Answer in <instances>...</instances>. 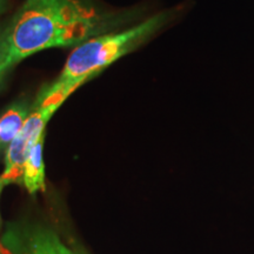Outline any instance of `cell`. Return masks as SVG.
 Here are the masks:
<instances>
[{"label": "cell", "mask_w": 254, "mask_h": 254, "mask_svg": "<svg viewBox=\"0 0 254 254\" xmlns=\"http://www.w3.org/2000/svg\"><path fill=\"white\" fill-rule=\"evenodd\" d=\"M99 26L81 0H27L4 30L9 66L39 51L80 44Z\"/></svg>", "instance_id": "obj_1"}, {"label": "cell", "mask_w": 254, "mask_h": 254, "mask_svg": "<svg viewBox=\"0 0 254 254\" xmlns=\"http://www.w3.org/2000/svg\"><path fill=\"white\" fill-rule=\"evenodd\" d=\"M161 19L160 15H155L129 30L93 38L75 47L58 79L39 94L36 109L60 106L86 79L122 58L153 33Z\"/></svg>", "instance_id": "obj_2"}, {"label": "cell", "mask_w": 254, "mask_h": 254, "mask_svg": "<svg viewBox=\"0 0 254 254\" xmlns=\"http://www.w3.org/2000/svg\"><path fill=\"white\" fill-rule=\"evenodd\" d=\"M58 105L36 109L25 120L20 132L9 144L6 152V165L0 182L2 185L11 183H21L25 172V164L31 150L33 148L39 136L45 132V126L53 113L58 109Z\"/></svg>", "instance_id": "obj_3"}, {"label": "cell", "mask_w": 254, "mask_h": 254, "mask_svg": "<svg viewBox=\"0 0 254 254\" xmlns=\"http://www.w3.org/2000/svg\"><path fill=\"white\" fill-rule=\"evenodd\" d=\"M21 254H74L60 241L50 228L34 226L25 233V244Z\"/></svg>", "instance_id": "obj_4"}, {"label": "cell", "mask_w": 254, "mask_h": 254, "mask_svg": "<svg viewBox=\"0 0 254 254\" xmlns=\"http://www.w3.org/2000/svg\"><path fill=\"white\" fill-rule=\"evenodd\" d=\"M45 132L39 136L25 164L23 183L31 194L45 190V166L43 161V144Z\"/></svg>", "instance_id": "obj_5"}, {"label": "cell", "mask_w": 254, "mask_h": 254, "mask_svg": "<svg viewBox=\"0 0 254 254\" xmlns=\"http://www.w3.org/2000/svg\"><path fill=\"white\" fill-rule=\"evenodd\" d=\"M28 117V107L25 104L12 105L0 117V151L8 147L9 144L20 132L25 120Z\"/></svg>", "instance_id": "obj_6"}, {"label": "cell", "mask_w": 254, "mask_h": 254, "mask_svg": "<svg viewBox=\"0 0 254 254\" xmlns=\"http://www.w3.org/2000/svg\"><path fill=\"white\" fill-rule=\"evenodd\" d=\"M11 67L8 62V52L7 45L4 36V31H0V79L5 74V72Z\"/></svg>", "instance_id": "obj_7"}, {"label": "cell", "mask_w": 254, "mask_h": 254, "mask_svg": "<svg viewBox=\"0 0 254 254\" xmlns=\"http://www.w3.org/2000/svg\"><path fill=\"white\" fill-rule=\"evenodd\" d=\"M2 7V0H0V9Z\"/></svg>", "instance_id": "obj_8"}, {"label": "cell", "mask_w": 254, "mask_h": 254, "mask_svg": "<svg viewBox=\"0 0 254 254\" xmlns=\"http://www.w3.org/2000/svg\"><path fill=\"white\" fill-rule=\"evenodd\" d=\"M2 186H4V185H2V183L0 182V190H1V187H2Z\"/></svg>", "instance_id": "obj_9"}, {"label": "cell", "mask_w": 254, "mask_h": 254, "mask_svg": "<svg viewBox=\"0 0 254 254\" xmlns=\"http://www.w3.org/2000/svg\"><path fill=\"white\" fill-rule=\"evenodd\" d=\"M0 225H1V219H0Z\"/></svg>", "instance_id": "obj_10"}]
</instances>
